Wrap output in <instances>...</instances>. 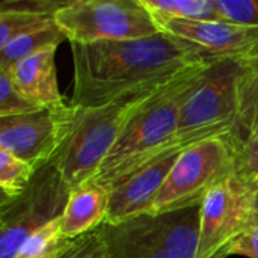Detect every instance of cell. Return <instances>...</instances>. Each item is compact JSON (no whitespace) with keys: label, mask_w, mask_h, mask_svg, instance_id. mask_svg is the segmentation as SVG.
Returning <instances> with one entry per match:
<instances>
[{"label":"cell","mask_w":258,"mask_h":258,"mask_svg":"<svg viewBox=\"0 0 258 258\" xmlns=\"http://www.w3.org/2000/svg\"><path fill=\"white\" fill-rule=\"evenodd\" d=\"M74 65L71 104L94 107L160 85L180 71L216 60L197 47L157 33L128 41L70 44Z\"/></svg>","instance_id":"cell-1"},{"label":"cell","mask_w":258,"mask_h":258,"mask_svg":"<svg viewBox=\"0 0 258 258\" xmlns=\"http://www.w3.org/2000/svg\"><path fill=\"white\" fill-rule=\"evenodd\" d=\"M213 62L189 67L157 88L132 113L89 184L107 190L148 162L166 154L175 136L184 100L204 79Z\"/></svg>","instance_id":"cell-2"},{"label":"cell","mask_w":258,"mask_h":258,"mask_svg":"<svg viewBox=\"0 0 258 258\" xmlns=\"http://www.w3.org/2000/svg\"><path fill=\"white\" fill-rule=\"evenodd\" d=\"M163 83L139 89L101 106H74L67 135L53 159L71 192L91 183L132 113Z\"/></svg>","instance_id":"cell-3"},{"label":"cell","mask_w":258,"mask_h":258,"mask_svg":"<svg viewBox=\"0 0 258 258\" xmlns=\"http://www.w3.org/2000/svg\"><path fill=\"white\" fill-rule=\"evenodd\" d=\"M243 59H218L183 103L177 132L166 148L183 153L201 142L222 138L236 150L239 119L237 85Z\"/></svg>","instance_id":"cell-4"},{"label":"cell","mask_w":258,"mask_h":258,"mask_svg":"<svg viewBox=\"0 0 258 258\" xmlns=\"http://www.w3.org/2000/svg\"><path fill=\"white\" fill-rule=\"evenodd\" d=\"M54 21L70 44L142 39L160 33L141 0H68Z\"/></svg>","instance_id":"cell-5"},{"label":"cell","mask_w":258,"mask_h":258,"mask_svg":"<svg viewBox=\"0 0 258 258\" xmlns=\"http://www.w3.org/2000/svg\"><path fill=\"white\" fill-rule=\"evenodd\" d=\"M236 171V150L222 138L184 150L160 187L148 215L201 207L207 194Z\"/></svg>","instance_id":"cell-6"},{"label":"cell","mask_w":258,"mask_h":258,"mask_svg":"<svg viewBox=\"0 0 258 258\" xmlns=\"http://www.w3.org/2000/svg\"><path fill=\"white\" fill-rule=\"evenodd\" d=\"M70 194L51 160L36 169L21 195L0 200V258H14L30 234L60 218Z\"/></svg>","instance_id":"cell-7"},{"label":"cell","mask_w":258,"mask_h":258,"mask_svg":"<svg viewBox=\"0 0 258 258\" xmlns=\"http://www.w3.org/2000/svg\"><path fill=\"white\" fill-rule=\"evenodd\" d=\"M257 189L236 174L215 186L201 204L197 258H227L230 245L254 227Z\"/></svg>","instance_id":"cell-8"},{"label":"cell","mask_w":258,"mask_h":258,"mask_svg":"<svg viewBox=\"0 0 258 258\" xmlns=\"http://www.w3.org/2000/svg\"><path fill=\"white\" fill-rule=\"evenodd\" d=\"M73 112L74 106L65 103L0 118V150L39 169L56 157Z\"/></svg>","instance_id":"cell-9"},{"label":"cell","mask_w":258,"mask_h":258,"mask_svg":"<svg viewBox=\"0 0 258 258\" xmlns=\"http://www.w3.org/2000/svg\"><path fill=\"white\" fill-rule=\"evenodd\" d=\"M160 32L181 39L216 59H248L258 54V27L233 21L154 18Z\"/></svg>","instance_id":"cell-10"},{"label":"cell","mask_w":258,"mask_h":258,"mask_svg":"<svg viewBox=\"0 0 258 258\" xmlns=\"http://www.w3.org/2000/svg\"><path fill=\"white\" fill-rule=\"evenodd\" d=\"M180 154L168 151L107 189L109 200L104 224H119L141 215H148Z\"/></svg>","instance_id":"cell-11"},{"label":"cell","mask_w":258,"mask_h":258,"mask_svg":"<svg viewBox=\"0 0 258 258\" xmlns=\"http://www.w3.org/2000/svg\"><path fill=\"white\" fill-rule=\"evenodd\" d=\"M201 207L181 209L160 215L132 218L139 231L156 246L174 258H197Z\"/></svg>","instance_id":"cell-12"},{"label":"cell","mask_w":258,"mask_h":258,"mask_svg":"<svg viewBox=\"0 0 258 258\" xmlns=\"http://www.w3.org/2000/svg\"><path fill=\"white\" fill-rule=\"evenodd\" d=\"M54 54L56 48H48L0 70L8 73L15 88L33 104L39 107L62 106L65 101L57 86Z\"/></svg>","instance_id":"cell-13"},{"label":"cell","mask_w":258,"mask_h":258,"mask_svg":"<svg viewBox=\"0 0 258 258\" xmlns=\"http://www.w3.org/2000/svg\"><path fill=\"white\" fill-rule=\"evenodd\" d=\"M68 0H5L0 5V48L12 39L54 23Z\"/></svg>","instance_id":"cell-14"},{"label":"cell","mask_w":258,"mask_h":258,"mask_svg":"<svg viewBox=\"0 0 258 258\" xmlns=\"http://www.w3.org/2000/svg\"><path fill=\"white\" fill-rule=\"evenodd\" d=\"M109 194L94 184L82 186L70 194L65 210L60 216L63 237L73 240L106 222Z\"/></svg>","instance_id":"cell-15"},{"label":"cell","mask_w":258,"mask_h":258,"mask_svg":"<svg viewBox=\"0 0 258 258\" xmlns=\"http://www.w3.org/2000/svg\"><path fill=\"white\" fill-rule=\"evenodd\" d=\"M107 258H174L150 242L132 219L103 224Z\"/></svg>","instance_id":"cell-16"},{"label":"cell","mask_w":258,"mask_h":258,"mask_svg":"<svg viewBox=\"0 0 258 258\" xmlns=\"http://www.w3.org/2000/svg\"><path fill=\"white\" fill-rule=\"evenodd\" d=\"M237 98L239 119L236 132V154L258 130V54L242 60Z\"/></svg>","instance_id":"cell-17"},{"label":"cell","mask_w":258,"mask_h":258,"mask_svg":"<svg viewBox=\"0 0 258 258\" xmlns=\"http://www.w3.org/2000/svg\"><path fill=\"white\" fill-rule=\"evenodd\" d=\"M65 39L67 36L56 21L38 30L21 35L0 48V68H8L39 51L57 48V45Z\"/></svg>","instance_id":"cell-18"},{"label":"cell","mask_w":258,"mask_h":258,"mask_svg":"<svg viewBox=\"0 0 258 258\" xmlns=\"http://www.w3.org/2000/svg\"><path fill=\"white\" fill-rule=\"evenodd\" d=\"M154 18L221 21L216 0H141Z\"/></svg>","instance_id":"cell-19"},{"label":"cell","mask_w":258,"mask_h":258,"mask_svg":"<svg viewBox=\"0 0 258 258\" xmlns=\"http://www.w3.org/2000/svg\"><path fill=\"white\" fill-rule=\"evenodd\" d=\"M67 243L68 239L63 237L62 222L60 218H57L30 234L18 248L14 258H57Z\"/></svg>","instance_id":"cell-20"},{"label":"cell","mask_w":258,"mask_h":258,"mask_svg":"<svg viewBox=\"0 0 258 258\" xmlns=\"http://www.w3.org/2000/svg\"><path fill=\"white\" fill-rule=\"evenodd\" d=\"M36 169L24 160L0 150V189L2 200H12L21 195L30 184Z\"/></svg>","instance_id":"cell-21"},{"label":"cell","mask_w":258,"mask_h":258,"mask_svg":"<svg viewBox=\"0 0 258 258\" xmlns=\"http://www.w3.org/2000/svg\"><path fill=\"white\" fill-rule=\"evenodd\" d=\"M57 258H107L103 225L80 237L68 240Z\"/></svg>","instance_id":"cell-22"},{"label":"cell","mask_w":258,"mask_h":258,"mask_svg":"<svg viewBox=\"0 0 258 258\" xmlns=\"http://www.w3.org/2000/svg\"><path fill=\"white\" fill-rule=\"evenodd\" d=\"M42 107L29 101L14 85L6 71L0 70V118L23 115Z\"/></svg>","instance_id":"cell-23"},{"label":"cell","mask_w":258,"mask_h":258,"mask_svg":"<svg viewBox=\"0 0 258 258\" xmlns=\"http://www.w3.org/2000/svg\"><path fill=\"white\" fill-rule=\"evenodd\" d=\"M216 5L224 20L258 27V0H216Z\"/></svg>","instance_id":"cell-24"},{"label":"cell","mask_w":258,"mask_h":258,"mask_svg":"<svg viewBox=\"0 0 258 258\" xmlns=\"http://www.w3.org/2000/svg\"><path fill=\"white\" fill-rule=\"evenodd\" d=\"M234 174L246 183H252L258 177V130L237 151Z\"/></svg>","instance_id":"cell-25"},{"label":"cell","mask_w":258,"mask_h":258,"mask_svg":"<svg viewBox=\"0 0 258 258\" xmlns=\"http://www.w3.org/2000/svg\"><path fill=\"white\" fill-rule=\"evenodd\" d=\"M230 255L258 258V225L248 228L230 245L228 257Z\"/></svg>","instance_id":"cell-26"},{"label":"cell","mask_w":258,"mask_h":258,"mask_svg":"<svg viewBox=\"0 0 258 258\" xmlns=\"http://www.w3.org/2000/svg\"><path fill=\"white\" fill-rule=\"evenodd\" d=\"M254 225H258V190L254 200Z\"/></svg>","instance_id":"cell-27"},{"label":"cell","mask_w":258,"mask_h":258,"mask_svg":"<svg viewBox=\"0 0 258 258\" xmlns=\"http://www.w3.org/2000/svg\"><path fill=\"white\" fill-rule=\"evenodd\" d=\"M251 184H252V186H254V187H255V189L258 190V177H255V178H254V181H252Z\"/></svg>","instance_id":"cell-28"}]
</instances>
